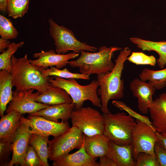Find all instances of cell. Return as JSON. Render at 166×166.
Masks as SVG:
<instances>
[{
	"label": "cell",
	"instance_id": "obj_1",
	"mask_svg": "<svg viewBox=\"0 0 166 166\" xmlns=\"http://www.w3.org/2000/svg\"><path fill=\"white\" fill-rule=\"evenodd\" d=\"M131 53L129 48H125L115 61L114 67L110 72L97 74L96 80L99 87L97 93L100 97L101 110L103 113L110 112L108 104L110 100L120 99L124 96V81L121 76L124 62Z\"/></svg>",
	"mask_w": 166,
	"mask_h": 166
},
{
	"label": "cell",
	"instance_id": "obj_2",
	"mask_svg": "<svg viewBox=\"0 0 166 166\" xmlns=\"http://www.w3.org/2000/svg\"><path fill=\"white\" fill-rule=\"evenodd\" d=\"M11 60L12 85L16 88L15 91L33 89L41 93L51 85L48 81L49 77H44L42 74L45 69L31 64L26 54L20 58L13 55Z\"/></svg>",
	"mask_w": 166,
	"mask_h": 166
},
{
	"label": "cell",
	"instance_id": "obj_3",
	"mask_svg": "<svg viewBox=\"0 0 166 166\" xmlns=\"http://www.w3.org/2000/svg\"><path fill=\"white\" fill-rule=\"evenodd\" d=\"M98 49V52L93 53L82 51L77 60L69 61L68 64L72 68H79L80 73L82 74L90 75L108 73L115 65L112 61L114 53L122 49L117 46L108 47L103 46Z\"/></svg>",
	"mask_w": 166,
	"mask_h": 166
},
{
	"label": "cell",
	"instance_id": "obj_4",
	"mask_svg": "<svg viewBox=\"0 0 166 166\" xmlns=\"http://www.w3.org/2000/svg\"><path fill=\"white\" fill-rule=\"evenodd\" d=\"M48 81L52 86L61 88L69 94L75 105V109L83 107L85 101L88 100L94 106L99 108L101 107V100L97 94L99 85L97 80H94L89 84L84 85H80L75 78L66 79L53 76L49 77Z\"/></svg>",
	"mask_w": 166,
	"mask_h": 166
},
{
	"label": "cell",
	"instance_id": "obj_5",
	"mask_svg": "<svg viewBox=\"0 0 166 166\" xmlns=\"http://www.w3.org/2000/svg\"><path fill=\"white\" fill-rule=\"evenodd\" d=\"M104 133L110 140L119 145L132 144V133L136 123L133 118L124 113H103Z\"/></svg>",
	"mask_w": 166,
	"mask_h": 166
},
{
	"label": "cell",
	"instance_id": "obj_6",
	"mask_svg": "<svg viewBox=\"0 0 166 166\" xmlns=\"http://www.w3.org/2000/svg\"><path fill=\"white\" fill-rule=\"evenodd\" d=\"M48 22L49 34L54 41L57 53L65 54L69 50L79 53L82 51L95 52L98 50L95 47L80 42L71 30L59 26L52 19L50 18Z\"/></svg>",
	"mask_w": 166,
	"mask_h": 166
},
{
	"label": "cell",
	"instance_id": "obj_7",
	"mask_svg": "<svg viewBox=\"0 0 166 166\" xmlns=\"http://www.w3.org/2000/svg\"><path fill=\"white\" fill-rule=\"evenodd\" d=\"M70 119L72 126L77 127L86 136L104 134V116L96 109L90 107L74 109Z\"/></svg>",
	"mask_w": 166,
	"mask_h": 166
},
{
	"label": "cell",
	"instance_id": "obj_8",
	"mask_svg": "<svg viewBox=\"0 0 166 166\" xmlns=\"http://www.w3.org/2000/svg\"><path fill=\"white\" fill-rule=\"evenodd\" d=\"M85 135L72 126L67 132L48 142V159L53 161L61 158L82 145Z\"/></svg>",
	"mask_w": 166,
	"mask_h": 166
},
{
	"label": "cell",
	"instance_id": "obj_9",
	"mask_svg": "<svg viewBox=\"0 0 166 166\" xmlns=\"http://www.w3.org/2000/svg\"><path fill=\"white\" fill-rule=\"evenodd\" d=\"M20 120L21 123L31 128L30 130L31 133L46 136H52L54 138L59 136L71 128L68 121L55 122L38 116L29 114L26 118L22 115Z\"/></svg>",
	"mask_w": 166,
	"mask_h": 166
},
{
	"label": "cell",
	"instance_id": "obj_10",
	"mask_svg": "<svg viewBox=\"0 0 166 166\" xmlns=\"http://www.w3.org/2000/svg\"><path fill=\"white\" fill-rule=\"evenodd\" d=\"M135 121L136 124L132 133L133 158L136 159L141 152L156 155L154 147L158 141L156 132L145 123L137 119Z\"/></svg>",
	"mask_w": 166,
	"mask_h": 166
},
{
	"label": "cell",
	"instance_id": "obj_11",
	"mask_svg": "<svg viewBox=\"0 0 166 166\" xmlns=\"http://www.w3.org/2000/svg\"><path fill=\"white\" fill-rule=\"evenodd\" d=\"M34 89L13 92L12 100L9 103L5 113L15 110L22 114H32L49 107V105L37 102L36 100L41 93Z\"/></svg>",
	"mask_w": 166,
	"mask_h": 166
},
{
	"label": "cell",
	"instance_id": "obj_12",
	"mask_svg": "<svg viewBox=\"0 0 166 166\" xmlns=\"http://www.w3.org/2000/svg\"><path fill=\"white\" fill-rule=\"evenodd\" d=\"M30 127L21 123L12 137L11 160L6 166H23L24 157L29 145V141L31 133Z\"/></svg>",
	"mask_w": 166,
	"mask_h": 166
},
{
	"label": "cell",
	"instance_id": "obj_13",
	"mask_svg": "<svg viewBox=\"0 0 166 166\" xmlns=\"http://www.w3.org/2000/svg\"><path fill=\"white\" fill-rule=\"evenodd\" d=\"M79 55V53L74 52L62 54L56 53L54 50L46 51L42 50L40 52L33 54V57L36 59L29 60L32 65L45 69L49 67L55 66L57 68L61 69L68 64L69 60L77 57Z\"/></svg>",
	"mask_w": 166,
	"mask_h": 166
},
{
	"label": "cell",
	"instance_id": "obj_14",
	"mask_svg": "<svg viewBox=\"0 0 166 166\" xmlns=\"http://www.w3.org/2000/svg\"><path fill=\"white\" fill-rule=\"evenodd\" d=\"M130 88L133 96L137 99L139 111L143 114L147 113L153 101L152 96L155 88L150 82L137 78L132 81Z\"/></svg>",
	"mask_w": 166,
	"mask_h": 166
},
{
	"label": "cell",
	"instance_id": "obj_15",
	"mask_svg": "<svg viewBox=\"0 0 166 166\" xmlns=\"http://www.w3.org/2000/svg\"><path fill=\"white\" fill-rule=\"evenodd\" d=\"M152 126L157 132L166 134V93L153 101L149 109Z\"/></svg>",
	"mask_w": 166,
	"mask_h": 166
},
{
	"label": "cell",
	"instance_id": "obj_16",
	"mask_svg": "<svg viewBox=\"0 0 166 166\" xmlns=\"http://www.w3.org/2000/svg\"><path fill=\"white\" fill-rule=\"evenodd\" d=\"M84 141V140L82 145L78 151L73 153H68L62 157L53 161L52 165L53 166H99L98 163L97 161V158L91 157L86 151Z\"/></svg>",
	"mask_w": 166,
	"mask_h": 166
},
{
	"label": "cell",
	"instance_id": "obj_17",
	"mask_svg": "<svg viewBox=\"0 0 166 166\" xmlns=\"http://www.w3.org/2000/svg\"><path fill=\"white\" fill-rule=\"evenodd\" d=\"M75 106V104L73 103L50 105L36 113L29 114L42 116L48 120L58 122L59 120L61 119L64 122H67L70 119Z\"/></svg>",
	"mask_w": 166,
	"mask_h": 166
},
{
	"label": "cell",
	"instance_id": "obj_18",
	"mask_svg": "<svg viewBox=\"0 0 166 166\" xmlns=\"http://www.w3.org/2000/svg\"><path fill=\"white\" fill-rule=\"evenodd\" d=\"M132 144L119 145L110 140L107 155L113 159L117 166H136L132 156Z\"/></svg>",
	"mask_w": 166,
	"mask_h": 166
},
{
	"label": "cell",
	"instance_id": "obj_19",
	"mask_svg": "<svg viewBox=\"0 0 166 166\" xmlns=\"http://www.w3.org/2000/svg\"><path fill=\"white\" fill-rule=\"evenodd\" d=\"M109 138L104 134L91 136H85L84 141L85 149L87 153L94 158L107 155Z\"/></svg>",
	"mask_w": 166,
	"mask_h": 166
},
{
	"label": "cell",
	"instance_id": "obj_20",
	"mask_svg": "<svg viewBox=\"0 0 166 166\" xmlns=\"http://www.w3.org/2000/svg\"><path fill=\"white\" fill-rule=\"evenodd\" d=\"M36 101L49 105L73 103V100L64 89L52 85L37 98Z\"/></svg>",
	"mask_w": 166,
	"mask_h": 166
},
{
	"label": "cell",
	"instance_id": "obj_21",
	"mask_svg": "<svg viewBox=\"0 0 166 166\" xmlns=\"http://www.w3.org/2000/svg\"><path fill=\"white\" fill-rule=\"evenodd\" d=\"M130 41L143 51H154L159 55L157 64L161 68L166 65V41L153 42L138 38H132Z\"/></svg>",
	"mask_w": 166,
	"mask_h": 166
},
{
	"label": "cell",
	"instance_id": "obj_22",
	"mask_svg": "<svg viewBox=\"0 0 166 166\" xmlns=\"http://www.w3.org/2000/svg\"><path fill=\"white\" fill-rule=\"evenodd\" d=\"M22 115L14 110L1 116L0 120V139L12 138L21 124Z\"/></svg>",
	"mask_w": 166,
	"mask_h": 166
},
{
	"label": "cell",
	"instance_id": "obj_23",
	"mask_svg": "<svg viewBox=\"0 0 166 166\" xmlns=\"http://www.w3.org/2000/svg\"><path fill=\"white\" fill-rule=\"evenodd\" d=\"M12 76L6 70L0 71V116L4 115L7 104L13 97Z\"/></svg>",
	"mask_w": 166,
	"mask_h": 166
},
{
	"label": "cell",
	"instance_id": "obj_24",
	"mask_svg": "<svg viewBox=\"0 0 166 166\" xmlns=\"http://www.w3.org/2000/svg\"><path fill=\"white\" fill-rule=\"evenodd\" d=\"M49 137L31 133L29 139V144L34 148L43 166H49L48 162Z\"/></svg>",
	"mask_w": 166,
	"mask_h": 166
},
{
	"label": "cell",
	"instance_id": "obj_25",
	"mask_svg": "<svg viewBox=\"0 0 166 166\" xmlns=\"http://www.w3.org/2000/svg\"><path fill=\"white\" fill-rule=\"evenodd\" d=\"M139 77L142 81H148L156 89H161L166 86V68L154 70L144 68Z\"/></svg>",
	"mask_w": 166,
	"mask_h": 166
},
{
	"label": "cell",
	"instance_id": "obj_26",
	"mask_svg": "<svg viewBox=\"0 0 166 166\" xmlns=\"http://www.w3.org/2000/svg\"><path fill=\"white\" fill-rule=\"evenodd\" d=\"M6 0V11L9 17L16 19L24 16L27 12L30 0Z\"/></svg>",
	"mask_w": 166,
	"mask_h": 166
},
{
	"label": "cell",
	"instance_id": "obj_27",
	"mask_svg": "<svg viewBox=\"0 0 166 166\" xmlns=\"http://www.w3.org/2000/svg\"><path fill=\"white\" fill-rule=\"evenodd\" d=\"M42 74L44 77L57 76L65 79L75 78L88 80L90 79L89 75L73 73L70 72L66 68L61 69L54 66H51L49 68L45 69L42 71Z\"/></svg>",
	"mask_w": 166,
	"mask_h": 166
},
{
	"label": "cell",
	"instance_id": "obj_28",
	"mask_svg": "<svg viewBox=\"0 0 166 166\" xmlns=\"http://www.w3.org/2000/svg\"><path fill=\"white\" fill-rule=\"evenodd\" d=\"M24 42L16 43L12 42L8 48L0 55V69L7 70L10 73L12 72L11 58L17 50L24 44Z\"/></svg>",
	"mask_w": 166,
	"mask_h": 166
},
{
	"label": "cell",
	"instance_id": "obj_29",
	"mask_svg": "<svg viewBox=\"0 0 166 166\" xmlns=\"http://www.w3.org/2000/svg\"><path fill=\"white\" fill-rule=\"evenodd\" d=\"M16 29L10 19L0 15V35L1 38L7 39L16 38L18 34Z\"/></svg>",
	"mask_w": 166,
	"mask_h": 166
},
{
	"label": "cell",
	"instance_id": "obj_30",
	"mask_svg": "<svg viewBox=\"0 0 166 166\" xmlns=\"http://www.w3.org/2000/svg\"><path fill=\"white\" fill-rule=\"evenodd\" d=\"M127 60L136 65H148L154 66L156 60L153 55L149 56L142 52H132Z\"/></svg>",
	"mask_w": 166,
	"mask_h": 166
},
{
	"label": "cell",
	"instance_id": "obj_31",
	"mask_svg": "<svg viewBox=\"0 0 166 166\" xmlns=\"http://www.w3.org/2000/svg\"><path fill=\"white\" fill-rule=\"evenodd\" d=\"M112 104L120 110H124L128 114V115L132 117L145 123L154 129L152 126V122L150 121L148 117L136 113L123 102L113 100L112 101Z\"/></svg>",
	"mask_w": 166,
	"mask_h": 166
},
{
	"label": "cell",
	"instance_id": "obj_32",
	"mask_svg": "<svg viewBox=\"0 0 166 166\" xmlns=\"http://www.w3.org/2000/svg\"><path fill=\"white\" fill-rule=\"evenodd\" d=\"M0 139V166H6L9 162L10 156L12 152V137Z\"/></svg>",
	"mask_w": 166,
	"mask_h": 166
},
{
	"label": "cell",
	"instance_id": "obj_33",
	"mask_svg": "<svg viewBox=\"0 0 166 166\" xmlns=\"http://www.w3.org/2000/svg\"><path fill=\"white\" fill-rule=\"evenodd\" d=\"M136 159V166H160L156 156L148 153L140 152Z\"/></svg>",
	"mask_w": 166,
	"mask_h": 166
},
{
	"label": "cell",
	"instance_id": "obj_34",
	"mask_svg": "<svg viewBox=\"0 0 166 166\" xmlns=\"http://www.w3.org/2000/svg\"><path fill=\"white\" fill-rule=\"evenodd\" d=\"M23 166H43L34 148L30 145L24 157Z\"/></svg>",
	"mask_w": 166,
	"mask_h": 166
},
{
	"label": "cell",
	"instance_id": "obj_35",
	"mask_svg": "<svg viewBox=\"0 0 166 166\" xmlns=\"http://www.w3.org/2000/svg\"><path fill=\"white\" fill-rule=\"evenodd\" d=\"M154 151L158 160L160 166H166V151L158 141L155 143Z\"/></svg>",
	"mask_w": 166,
	"mask_h": 166
},
{
	"label": "cell",
	"instance_id": "obj_36",
	"mask_svg": "<svg viewBox=\"0 0 166 166\" xmlns=\"http://www.w3.org/2000/svg\"><path fill=\"white\" fill-rule=\"evenodd\" d=\"M99 166H117L115 161L107 155L99 157Z\"/></svg>",
	"mask_w": 166,
	"mask_h": 166
},
{
	"label": "cell",
	"instance_id": "obj_37",
	"mask_svg": "<svg viewBox=\"0 0 166 166\" xmlns=\"http://www.w3.org/2000/svg\"><path fill=\"white\" fill-rule=\"evenodd\" d=\"M10 44L9 40L1 38H0V52L2 53L6 50Z\"/></svg>",
	"mask_w": 166,
	"mask_h": 166
},
{
	"label": "cell",
	"instance_id": "obj_38",
	"mask_svg": "<svg viewBox=\"0 0 166 166\" xmlns=\"http://www.w3.org/2000/svg\"><path fill=\"white\" fill-rule=\"evenodd\" d=\"M156 134L158 141L160 143L164 149L166 151V136L157 132Z\"/></svg>",
	"mask_w": 166,
	"mask_h": 166
},
{
	"label": "cell",
	"instance_id": "obj_39",
	"mask_svg": "<svg viewBox=\"0 0 166 166\" xmlns=\"http://www.w3.org/2000/svg\"><path fill=\"white\" fill-rule=\"evenodd\" d=\"M7 3L6 0H0V10L5 12L7 10Z\"/></svg>",
	"mask_w": 166,
	"mask_h": 166
},
{
	"label": "cell",
	"instance_id": "obj_40",
	"mask_svg": "<svg viewBox=\"0 0 166 166\" xmlns=\"http://www.w3.org/2000/svg\"><path fill=\"white\" fill-rule=\"evenodd\" d=\"M162 134L164 136H166V134Z\"/></svg>",
	"mask_w": 166,
	"mask_h": 166
}]
</instances>
